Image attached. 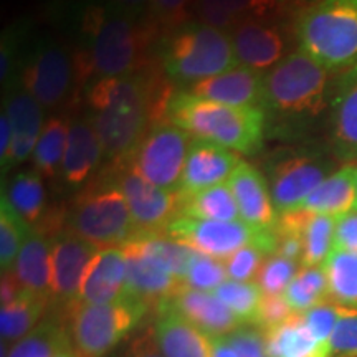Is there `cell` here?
Returning <instances> with one entry per match:
<instances>
[{
  "label": "cell",
  "instance_id": "30",
  "mask_svg": "<svg viewBox=\"0 0 357 357\" xmlns=\"http://www.w3.org/2000/svg\"><path fill=\"white\" fill-rule=\"evenodd\" d=\"M2 195L33 230L42 229L48 218L45 211L47 192H45L42 174L37 169L17 172L8 181L7 189L2 187Z\"/></svg>",
  "mask_w": 357,
  "mask_h": 357
},
{
  "label": "cell",
  "instance_id": "21",
  "mask_svg": "<svg viewBox=\"0 0 357 357\" xmlns=\"http://www.w3.org/2000/svg\"><path fill=\"white\" fill-rule=\"evenodd\" d=\"M153 333L164 357H212V337L166 303L155 306Z\"/></svg>",
  "mask_w": 357,
  "mask_h": 357
},
{
  "label": "cell",
  "instance_id": "58",
  "mask_svg": "<svg viewBox=\"0 0 357 357\" xmlns=\"http://www.w3.org/2000/svg\"><path fill=\"white\" fill-rule=\"evenodd\" d=\"M354 208H356V211H357V199H356V207H354Z\"/></svg>",
  "mask_w": 357,
  "mask_h": 357
},
{
  "label": "cell",
  "instance_id": "34",
  "mask_svg": "<svg viewBox=\"0 0 357 357\" xmlns=\"http://www.w3.org/2000/svg\"><path fill=\"white\" fill-rule=\"evenodd\" d=\"M321 266L328 278L329 298L341 306L357 307V253L333 248Z\"/></svg>",
  "mask_w": 357,
  "mask_h": 357
},
{
  "label": "cell",
  "instance_id": "15",
  "mask_svg": "<svg viewBox=\"0 0 357 357\" xmlns=\"http://www.w3.org/2000/svg\"><path fill=\"white\" fill-rule=\"evenodd\" d=\"M100 248L82 236L61 230L52 243V294L66 307L79 300L88 268Z\"/></svg>",
  "mask_w": 357,
  "mask_h": 357
},
{
  "label": "cell",
  "instance_id": "29",
  "mask_svg": "<svg viewBox=\"0 0 357 357\" xmlns=\"http://www.w3.org/2000/svg\"><path fill=\"white\" fill-rule=\"evenodd\" d=\"M265 333L268 357H331V347L316 341L298 312Z\"/></svg>",
  "mask_w": 357,
  "mask_h": 357
},
{
  "label": "cell",
  "instance_id": "42",
  "mask_svg": "<svg viewBox=\"0 0 357 357\" xmlns=\"http://www.w3.org/2000/svg\"><path fill=\"white\" fill-rule=\"evenodd\" d=\"M298 261L280 255L268 257L257 275V283L265 294H283L298 273Z\"/></svg>",
  "mask_w": 357,
  "mask_h": 357
},
{
  "label": "cell",
  "instance_id": "16",
  "mask_svg": "<svg viewBox=\"0 0 357 357\" xmlns=\"http://www.w3.org/2000/svg\"><path fill=\"white\" fill-rule=\"evenodd\" d=\"M240 66L265 71L275 68L284 58L287 40L283 30L268 20H248L229 33Z\"/></svg>",
  "mask_w": 357,
  "mask_h": 357
},
{
  "label": "cell",
  "instance_id": "43",
  "mask_svg": "<svg viewBox=\"0 0 357 357\" xmlns=\"http://www.w3.org/2000/svg\"><path fill=\"white\" fill-rule=\"evenodd\" d=\"M339 306V318L329 339L331 357H357V307Z\"/></svg>",
  "mask_w": 357,
  "mask_h": 357
},
{
  "label": "cell",
  "instance_id": "13",
  "mask_svg": "<svg viewBox=\"0 0 357 357\" xmlns=\"http://www.w3.org/2000/svg\"><path fill=\"white\" fill-rule=\"evenodd\" d=\"M257 231L243 220H200L177 215L169 223L166 235L205 255L227 260L240 248L255 243Z\"/></svg>",
  "mask_w": 357,
  "mask_h": 357
},
{
  "label": "cell",
  "instance_id": "25",
  "mask_svg": "<svg viewBox=\"0 0 357 357\" xmlns=\"http://www.w3.org/2000/svg\"><path fill=\"white\" fill-rule=\"evenodd\" d=\"M101 155V141L89 119H77L70 123L63 164L60 171L66 184L71 187L84 184L95 172Z\"/></svg>",
  "mask_w": 357,
  "mask_h": 357
},
{
  "label": "cell",
  "instance_id": "51",
  "mask_svg": "<svg viewBox=\"0 0 357 357\" xmlns=\"http://www.w3.org/2000/svg\"><path fill=\"white\" fill-rule=\"evenodd\" d=\"M17 33L8 30L2 37V50H0V79H2V86L6 88L12 83L13 75H15L17 63H19V56H17Z\"/></svg>",
  "mask_w": 357,
  "mask_h": 357
},
{
  "label": "cell",
  "instance_id": "14",
  "mask_svg": "<svg viewBox=\"0 0 357 357\" xmlns=\"http://www.w3.org/2000/svg\"><path fill=\"white\" fill-rule=\"evenodd\" d=\"M328 128L334 159L342 166H357V65L333 79Z\"/></svg>",
  "mask_w": 357,
  "mask_h": 357
},
{
  "label": "cell",
  "instance_id": "5",
  "mask_svg": "<svg viewBox=\"0 0 357 357\" xmlns=\"http://www.w3.org/2000/svg\"><path fill=\"white\" fill-rule=\"evenodd\" d=\"M293 35L303 53L331 73L357 65V0H314L300 8Z\"/></svg>",
  "mask_w": 357,
  "mask_h": 357
},
{
  "label": "cell",
  "instance_id": "54",
  "mask_svg": "<svg viewBox=\"0 0 357 357\" xmlns=\"http://www.w3.org/2000/svg\"><path fill=\"white\" fill-rule=\"evenodd\" d=\"M22 291H24V287L20 284L13 270L2 271V281H0V301H2V305L15 300Z\"/></svg>",
  "mask_w": 357,
  "mask_h": 357
},
{
  "label": "cell",
  "instance_id": "6",
  "mask_svg": "<svg viewBox=\"0 0 357 357\" xmlns=\"http://www.w3.org/2000/svg\"><path fill=\"white\" fill-rule=\"evenodd\" d=\"M162 68L187 86L238 66L230 35L202 22H185L164 38Z\"/></svg>",
  "mask_w": 357,
  "mask_h": 357
},
{
  "label": "cell",
  "instance_id": "2",
  "mask_svg": "<svg viewBox=\"0 0 357 357\" xmlns=\"http://www.w3.org/2000/svg\"><path fill=\"white\" fill-rule=\"evenodd\" d=\"M159 33L149 17L124 15L102 0L89 3L82 13L84 45L73 55L77 78L84 83L139 73Z\"/></svg>",
  "mask_w": 357,
  "mask_h": 357
},
{
  "label": "cell",
  "instance_id": "39",
  "mask_svg": "<svg viewBox=\"0 0 357 357\" xmlns=\"http://www.w3.org/2000/svg\"><path fill=\"white\" fill-rule=\"evenodd\" d=\"M223 305L234 311L243 324H255L258 307L261 305L263 293L258 283L253 281L227 280L215 291H212Z\"/></svg>",
  "mask_w": 357,
  "mask_h": 357
},
{
  "label": "cell",
  "instance_id": "20",
  "mask_svg": "<svg viewBox=\"0 0 357 357\" xmlns=\"http://www.w3.org/2000/svg\"><path fill=\"white\" fill-rule=\"evenodd\" d=\"M160 303H166L211 337L227 336L243 324L215 294L199 291V289L189 288L187 284Z\"/></svg>",
  "mask_w": 357,
  "mask_h": 357
},
{
  "label": "cell",
  "instance_id": "3",
  "mask_svg": "<svg viewBox=\"0 0 357 357\" xmlns=\"http://www.w3.org/2000/svg\"><path fill=\"white\" fill-rule=\"evenodd\" d=\"M333 79L331 71L306 53H289L265 75V111L280 119L289 136H306L329 116Z\"/></svg>",
  "mask_w": 357,
  "mask_h": 357
},
{
  "label": "cell",
  "instance_id": "32",
  "mask_svg": "<svg viewBox=\"0 0 357 357\" xmlns=\"http://www.w3.org/2000/svg\"><path fill=\"white\" fill-rule=\"evenodd\" d=\"M48 298H42L24 289L15 300L2 305L0 310V334L2 344L8 347L19 342L40 323Z\"/></svg>",
  "mask_w": 357,
  "mask_h": 357
},
{
  "label": "cell",
  "instance_id": "56",
  "mask_svg": "<svg viewBox=\"0 0 357 357\" xmlns=\"http://www.w3.org/2000/svg\"><path fill=\"white\" fill-rule=\"evenodd\" d=\"M55 357H79L78 352L75 351L73 347V342H70V344H66L63 349H60L55 354Z\"/></svg>",
  "mask_w": 357,
  "mask_h": 357
},
{
  "label": "cell",
  "instance_id": "53",
  "mask_svg": "<svg viewBox=\"0 0 357 357\" xmlns=\"http://www.w3.org/2000/svg\"><path fill=\"white\" fill-rule=\"evenodd\" d=\"M106 6L134 19H146L149 12V0H102Z\"/></svg>",
  "mask_w": 357,
  "mask_h": 357
},
{
  "label": "cell",
  "instance_id": "50",
  "mask_svg": "<svg viewBox=\"0 0 357 357\" xmlns=\"http://www.w3.org/2000/svg\"><path fill=\"white\" fill-rule=\"evenodd\" d=\"M333 248L357 253V211L356 208H352L351 212H347L344 215L336 218Z\"/></svg>",
  "mask_w": 357,
  "mask_h": 357
},
{
  "label": "cell",
  "instance_id": "38",
  "mask_svg": "<svg viewBox=\"0 0 357 357\" xmlns=\"http://www.w3.org/2000/svg\"><path fill=\"white\" fill-rule=\"evenodd\" d=\"M32 227L22 218L8 200L0 199V266L2 271L13 270L17 257L24 247Z\"/></svg>",
  "mask_w": 357,
  "mask_h": 357
},
{
  "label": "cell",
  "instance_id": "45",
  "mask_svg": "<svg viewBox=\"0 0 357 357\" xmlns=\"http://www.w3.org/2000/svg\"><path fill=\"white\" fill-rule=\"evenodd\" d=\"M266 255L255 245H247L225 260L227 273L234 281H250L260 271Z\"/></svg>",
  "mask_w": 357,
  "mask_h": 357
},
{
  "label": "cell",
  "instance_id": "31",
  "mask_svg": "<svg viewBox=\"0 0 357 357\" xmlns=\"http://www.w3.org/2000/svg\"><path fill=\"white\" fill-rule=\"evenodd\" d=\"M178 204H181L178 215L200 218V220H242L238 204L229 184H220L194 194H178Z\"/></svg>",
  "mask_w": 357,
  "mask_h": 357
},
{
  "label": "cell",
  "instance_id": "11",
  "mask_svg": "<svg viewBox=\"0 0 357 357\" xmlns=\"http://www.w3.org/2000/svg\"><path fill=\"white\" fill-rule=\"evenodd\" d=\"M113 182L123 192L137 234H166L169 223L178 215V192L151 184L129 162L116 166Z\"/></svg>",
  "mask_w": 357,
  "mask_h": 357
},
{
  "label": "cell",
  "instance_id": "41",
  "mask_svg": "<svg viewBox=\"0 0 357 357\" xmlns=\"http://www.w3.org/2000/svg\"><path fill=\"white\" fill-rule=\"evenodd\" d=\"M227 278H229V273H227L225 261L197 252L190 263L184 283L199 291L212 293L222 283H225Z\"/></svg>",
  "mask_w": 357,
  "mask_h": 357
},
{
  "label": "cell",
  "instance_id": "18",
  "mask_svg": "<svg viewBox=\"0 0 357 357\" xmlns=\"http://www.w3.org/2000/svg\"><path fill=\"white\" fill-rule=\"evenodd\" d=\"M187 91L222 105L265 109V75L247 66H235L217 77L190 84Z\"/></svg>",
  "mask_w": 357,
  "mask_h": 357
},
{
  "label": "cell",
  "instance_id": "27",
  "mask_svg": "<svg viewBox=\"0 0 357 357\" xmlns=\"http://www.w3.org/2000/svg\"><path fill=\"white\" fill-rule=\"evenodd\" d=\"M52 243L53 238L32 229L13 265L24 289L42 298L52 294Z\"/></svg>",
  "mask_w": 357,
  "mask_h": 357
},
{
  "label": "cell",
  "instance_id": "44",
  "mask_svg": "<svg viewBox=\"0 0 357 357\" xmlns=\"http://www.w3.org/2000/svg\"><path fill=\"white\" fill-rule=\"evenodd\" d=\"M195 0H149L147 17L158 26L159 32L176 30L185 22L194 10Z\"/></svg>",
  "mask_w": 357,
  "mask_h": 357
},
{
  "label": "cell",
  "instance_id": "48",
  "mask_svg": "<svg viewBox=\"0 0 357 357\" xmlns=\"http://www.w3.org/2000/svg\"><path fill=\"white\" fill-rule=\"evenodd\" d=\"M296 314L288 305L283 294H263L261 305L258 307L255 326H260L263 331L278 328L280 324L287 323L291 316Z\"/></svg>",
  "mask_w": 357,
  "mask_h": 357
},
{
  "label": "cell",
  "instance_id": "40",
  "mask_svg": "<svg viewBox=\"0 0 357 357\" xmlns=\"http://www.w3.org/2000/svg\"><path fill=\"white\" fill-rule=\"evenodd\" d=\"M334 227H336L334 217L311 213L306 223L305 235H303V242H305V252L301 258L303 266L323 265L329 253L333 252Z\"/></svg>",
  "mask_w": 357,
  "mask_h": 357
},
{
  "label": "cell",
  "instance_id": "12",
  "mask_svg": "<svg viewBox=\"0 0 357 357\" xmlns=\"http://www.w3.org/2000/svg\"><path fill=\"white\" fill-rule=\"evenodd\" d=\"M20 75L22 86L42 108H56L68 98L77 78L75 56L60 45L42 42L33 48Z\"/></svg>",
  "mask_w": 357,
  "mask_h": 357
},
{
  "label": "cell",
  "instance_id": "33",
  "mask_svg": "<svg viewBox=\"0 0 357 357\" xmlns=\"http://www.w3.org/2000/svg\"><path fill=\"white\" fill-rule=\"evenodd\" d=\"M129 243L154 258L169 273L181 281H185L190 263L197 253V250L177 242L166 234H137Z\"/></svg>",
  "mask_w": 357,
  "mask_h": 357
},
{
  "label": "cell",
  "instance_id": "19",
  "mask_svg": "<svg viewBox=\"0 0 357 357\" xmlns=\"http://www.w3.org/2000/svg\"><path fill=\"white\" fill-rule=\"evenodd\" d=\"M227 184L234 192L245 223L257 230L273 229L280 215L271 199L266 177L258 169L242 160Z\"/></svg>",
  "mask_w": 357,
  "mask_h": 357
},
{
  "label": "cell",
  "instance_id": "1",
  "mask_svg": "<svg viewBox=\"0 0 357 357\" xmlns=\"http://www.w3.org/2000/svg\"><path fill=\"white\" fill-rule=\"evenodd\" d=\"M171 95L151 71L101 78L86 86L89 123L102 146V155L128 162L154 123L166 121Z\"/></svg>",
  "mask_w": 357,
  "mask_h": 357
},
{
  "label": "cell",
  "instance_id": "49",
  "mask_svg": "<svg viewBox=\"0 0 357 357\" xmlns=\"http://www.w3.org/2000/svg\"><path fill=\"white\" fill-rule=\"evenodd\" d=\"M113 357H164L155 342L153 328L134 334Z\"/></svg>",
  "mask_w": 357,
  "mask_h": 357
},
{
  "label": "cell",
  "instance_id": "22",
  "mask_svg": "<svg viewBox=\"0 0 357 357\" xmlns=\"http://www.w3.org/2000/svg\"><path fill=\"white\" fill-rule=\"evenodd\" d=\"M123 250L128 258L126 294L129 296L136 298L147 306H158L160 301L167 300L185 284L132 243L124 245Z\"/></svg>",
  "mask_w": 357,
  "mask_h": 357
},
{
  "label": "cell",
  "instance_id": "8",
  "mask_svg": "<svg viewBox=\"0 0 357 357\" xmlns=\"http://www.w3.org/2000/svg\"><path fill=\"white\" fill-rule=\"evenodd\" d=\"M149 306L126 296L108 305L75 301L68 306V333L79 357H106L131 334Z\"/></svg>",
  "mask_w": 357,
  "mask_h": 357
},
{
  "label": "cell",
  "instance_id": "46",
  "mask_svg": "<svg viewBox=\"0 0 357 357\" xmlns=\"http://www.w3.org/2000/svg\"><path fill=\"white\" fill-rule=\"evenodd\" d=\"M227 339L238 357H268L266 333L260 326L242 324L227 334Z\"/></svg>",
  "mask_w": 357,
  "mask_h": 357
},
{
  "label": "cell",
  "instance_id": "26",
  "mask_svg": "<svg viewBox=\"0 0 357 357\" xmlns=\"http://www.w3.org/2000/svg\"><path fill=\"white\" fill-rule=\"evenodd\" d=\"M3 111L10 119L13 129V144L8 162V167H12L13 164L24 162L30 158V154H33L45 124L43 108L25 89H17L8 96Z\"/></svg>",
  "mask_w": 357,
  "mask_h": 357
},
{
  "label": "cell",
  "instance_id": "9",
  "mask_svg": "<svg viewBox=\"0 0 357 357\" xmlns=\"http://www.w3.org/2000/svg\"><path fill=\"white\" fill-rule=\"evenodd\" d=\"M329 144H303L280 151L268 162V185L278 215L294 212L334 172Z\"/></svg>",
  "mask_w": 357,
  "mask_h": 357
},
{
  "label": "cell",
  "instance_id": "17",
  "mask_svg": "<svg viewBox=\"0 0 357 357\" xmlns=\"http://www.w3.org/2000/svg\"><path fill=\"white\" fill-rule=\"evenodd\" d=\"M242 159L215 142L192 137L178 194H194L229 182Z\"/></svg>",
  "mask_w": 357,
  "mask_h": 357
},
{
  "label": "cell",
  "instance_id": "55",
  "mask_svg": "<svg viewBox=\"0 0 357 357\" xmlns=\"http://www.w3.org/2000/svg\"><path fill=\"white\" fill-rule=\"evenodd\" d=\"M212 357H238L227 336L212 337Z\"/></svg>",
  "mask_w": 357,
  "mask_h": 357
},
{
  "label": "cell",
  "instance_id": "47",
  "mask_svg": "<svg viewBox=\"0 0 357 357\" xmlns=\"http://www.w3.org/2000/svg\"><path fill=\"white\" fill-rule=\"evenodd\" d=\"M337 318L339 306L326 301L312 306L306 312H303V319H305L306 328L310 329V333L314 336L316 341L323 342V344H329V339H331Z\"/></svg>",
  "mask_w": 357,
  "mask_h": 357
},
{
  "label": "cell",
  "instance_id": "35",
  "mask_svg": "<svg viewBox=\"0 0 357 357\" xmlns=\"http://www.w3.org/2000/svg\"><path fill=\"white\" fill-rule=\"evenodd\" d=\"M70 342V333L63 323L50 316L40 321L25 337L8 347L7 357H55L56 352Z\"/></svg>",
  "mask_w": 357,
  "mask_h": 357
},
{
  "label": "cell",
  "instance_id": "52",
  "mask_svg": "<svg viewBox=\"0 0 357 357\" xmlns=\"http://www.w3.org/2000/svg\"><path fill=\"white\" fill-rule=\"evenodd\" d=\"M13 144V129L10 124V119L6 111H2L0 116V166H2V176L8 169V162H10V153Z\"/></svg>",
  "mask_w": 357,
  "mask_h": 357
},
{
  "label": "cell",
  "instance_id": "57",
  "mask_svg": "<svg viewBox=\"0 0 357 357\" xmlns=\"http://www.w3.org/2000/svg\"><path fill=\"white\" fill-rule=\"evenodd\" d=\"M283 2V6H296V7H306L310 6V3L314 2V0H281Z\"/></svg>",
  "mask_w": 357,
  "mask_h": 357
},
{
  "label": "cell",
  "instance_id": "23",
  "mask_svg": "<svg viewBox=\"0 0 357 357\" xmlns=\"http://www.w3.org/2000/svg\"><path fill=\"white\" fill-rule=\"evenodd\" d=\"M128 258L123 248H102L84 276L79 301L108 305L126 296Z\"/></svg>",
  "mask_w": 357,
  "mask_h": 357
},
{
  "label": "cell",
  "instance_id": "36",
  "mask_svg": "<svg viewBox=\"0 0 357 357\" xmlns=\"http://www.w3.org/2000/svg\"><path fill=\"white\" fill-rule=\"evenodd\" d=\"M68 129L70 124L65 119L56 118V116L45 121L42 134H40L33 151L35 169L43 177L53 178L61 171L66 139H68Z\"/></svg>",
  "mask_w": 357,
  "mask_h": 357
},
{
  "label": "cell",
  "instance_id": "4",
  "mask_svg": "<svg viewBox=\"0 0 357 357\" xmlns=\"http://www.w3.org/2000/svg\"><path fill=\"white\" fill-rule=\"evenodd\" d=\"M166 121L184 129L195 139L215 142L234 153L253 154L263 142L266 111L222 105L182 89L169 98Z\"/></svg>",
  "mask_w": 357,
  "mask_h": 357
},
{
  "label": "cell",
  "instance_id": "28",
  "mask_svg": "<svg viewBox=\"0 0 357 357\" xmlns=\"http://www.w3.org/2000/svg\"><path fill=\"white\" fill-rule=\"evenodd\" d=\"M356 199L357 166H342L316 187L298 211L337 218L356 207Z\"/></svg>",
  "mask_w": 357,
  "mask_h": 357
},
{
  "label": "cell",
  "instance_id": "24",
  "mask_svg": "<svg viewBox=\"0 0 357 357\" xmlns=\"http://www.w3.org/2000/svg\"><path fill=\"white\" fill-rule=\"evenodd\" d=\"M281 0H195L194 12L199 22L230 33L248 20H268L283 10Z\"/></svg>",
  "mask_w": 357,
  "mask_h": 357
},
{
  "label": "cell",
  "instance_id": "10",
  "mask_svg": "<svg viewBox=\"0 0 357 357\" xmlns=\"http://www.w3.org/2000/svg\"><path fill=\"white\" fill-rule=\"evenodd\" d=\"M192 136L169 121L154 123L128 162L151 184L169 192L181 189Z\"/></svg>",
  "mask_w": 357,
  "mask_h": 357
},
{
  "label": "cell",
  "instance_id": "7",
  "mask_svg": "<svg viewBox=\"0 0 357 357\" xmlns=\"http://www.w3.org/2000/svg\"><path fill=\"white\" fill-rule=\"evenodd\" d=\"M66 230L102 248H123L137 235L131 211L113 178L79 194L65 218Z\"/></svg>",
  "mask_w": 357,
  "mask_h": 357
},
{
  "label": "cell",
  "instance_id": "37",
  "mask_svg": "<svg viewBox=\"0 0 357 357\" xmlns=\"http://www.w3.org/2000/svg\"><path fill=\"white\" fill-rule=\"evenodd\" d=\"M326 296H329V289L323 266H303L283 293L284 300L298 314L323 303Z\"/></svg>",
  "mask_w": 357,
  "mask_h": 357
}]
</instances>
